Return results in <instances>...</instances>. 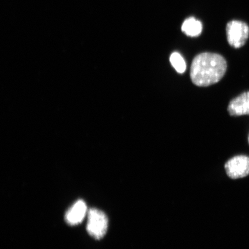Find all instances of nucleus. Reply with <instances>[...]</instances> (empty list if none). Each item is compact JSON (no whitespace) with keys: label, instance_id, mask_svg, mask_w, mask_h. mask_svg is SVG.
<instances>
[{"label":"nucleus","instance_id":"nucleus-1","mask_svg":"<svg viewBox=\"0 0 249 249\" xmlns=\"http://www.w3.org/2000/svg\"><path fill=\"white\" fill-rule=\"evenodd\" d=\"M225 58L213 53H202L196 56L191 67V78L195 85L208 87L222 80L227 71Z\"/></svg>","mask_w":249,"mask_h":249},{"label":"nucleus","instance_id":"nucleus-2","mask_svg":"<svg viewBox=\"0 0 249 249\" xmlns=\"http://www.w3.org/2000/svg\"><path fill=\"white\" fill-rule=\"evenodd\" d=\"M108 219L104 212L91 208L88 213L87 230L90 235L95 239H102L107 232Z\"/></svg>","mask_w":249,"mask_h":249},{"label":"nucleus","instance_id":"nucleus-3","mask_svg":"<svg viewBox=\"0 0 249 249\" xmlns=\"http://www.w3.org/2000/svg\"><path fill=\"white\" fill-rule=\"evenodd\" d=\"M226 33L230 45L235 49H239L247 42L249 36V27L243 21L232 20L227 25Z\"/></svg>","mask_w":249,"mask_h":249},{"label":"nucleus","instance_id":"nucleus-4","mask_svg":"<svg viewBox=\"0 0 249 249\" xmlns=\"http://www.w3.org/2000/svg\"><path fill=\"white\" fill-rule=\"evenodd\" d=\"M225 169L230 178H244L249 174V157L245 155L236 156L227 161Z\"/></svg>","mask_w":249,"mask_h":249},{"label":"nucleus","instance_id":"nucleus-5","mask_svg":"<svg viewBox=\"0 0 249 249\" xmlns=\"http://www.w3.org/2000/svg\"><path fill=\"white\" fill-rule=\"evenodd\" d=\"M230 116H249V91L244 92L230 101L227 108Z\"/></svg>","mask_w":249,"mask_h":249},{"label":"nucleus","instance_id":"nucleus-6","mask_svg":"<svg viewBox=\"0 0 249 249\" xmlns=\"http://www.w3.org/2000/svg\"><path fill=\"white\" fill-rule=\"evenodd\" d=\"M86 204L82 200H78L65 214V220L70 225L74 226L82 222L87 213Z\"/></svg>","mask_w":249,"mask_h":249},{"label":"nucleus","instance_id":"nucleus-7","mask_svg":"<svg viewBox=\"0 0 249 249\" xmlns=\"http://www.w3.org/2000/svg\"><path fill=\"white\" fill-rule=\"evenodd\" d=\"M182 32L187 36L196 37L200 36L202 24L200 20L194 17L189 18L183 21L181 28Z\"/></svg>","mask_w":249,"mask_h":249},{"label":"nucleus","instance_id":"nucleus-8","mask_svg":"<svg viewBox=\"0 0 249 249\" xmlns=\"http://www.w3.org/2000/svg\"><path fill=\"white\" fill-rule=\"evenodd\" d=\"M170 61L171 65L177 72L183 73L186 70V64L184 58L178 52H174L171 54Z\"/></svg>","mask_w":249,"mask_h":249},{"label":"nucleus","instance_id":"nucleus-9","mask_svg":"<svg viewBox=\"0 0 249 249\" xmlns=\"http://www.w3.org/2000/svg\"></svg>","mask_w":249,"mask_h":249}]
</instances>
